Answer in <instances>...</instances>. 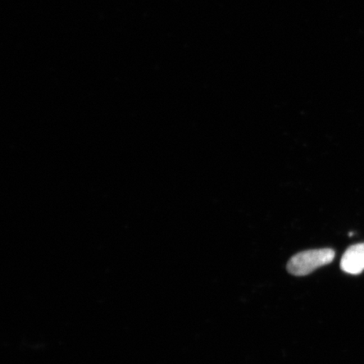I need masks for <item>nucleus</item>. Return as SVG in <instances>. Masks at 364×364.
Listing matches in <instances>:
<instances>
[{
	"label": "nucleus",
	"mask_w": 364,
	"mask_h": 364,
	"mask_svg": "<svg viewBox=\"0 0 364 364\" xmlns=\"http://www.w3.org/2000/svg\"><path fill=\"white\" fill-rule=\"evenodd\" d=\"M335 258L333 250H309L295 255L287 265V269L294 276H306L317 268L330 264Z\"/></svg>",
	"instance_id": "1"
},
{
	"label": "nucleus",
	"mask_w": 364,
	"mask_h": 364,
	"mask_svg": "<svg viewBox=\"0 0 364 364\" xmlns=\"http://www.w3.org/2000/svg\"><path fill=\"white\" fill-rule=\"evenodd\" d=\"M341 268L348 274H360L364 270V243L352 245L341 260Z\"/></svg>",
	"instance_id": "2"
}]
</instances>
